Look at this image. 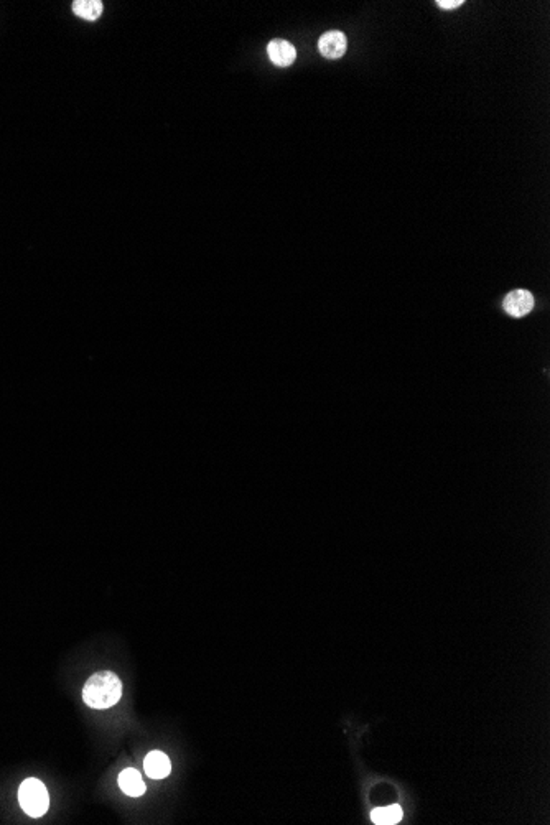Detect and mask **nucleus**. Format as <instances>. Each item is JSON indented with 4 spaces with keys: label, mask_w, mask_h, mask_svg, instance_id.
Instances as JSON below:
<instances>
[{
    "label": "nucleus",
    "mask_w": 550,
    "mask_h": 825,
    "mask_svg": "<svg viewBox=\"0 0 550 825\" xmlns=\"http://www.w3.org/2000/svg\"><path fill=\"white\" fill-rule=\"evenodd\" d=\"M120 697H122V682L111 671H101L89 677L83 689V700L91 709H109L120 700Z\"/></svg>",
    "instance_id": "nucleus-1"
},
{
    "label": "nucleus",
    "mask_w": 550,
    "mask_h": 825,
    "mask_svg": "<svg viewBox=\"0 0 550 825\" xmlns=\"http://www.w3.org/2000/svg\"><path fill=\"white\" fill-rule=\"evenodd\" d=\"M19 802L30 817H42L50 806V796L42 781L30 778L20 784Z\"/></svg>",
    "instance_id": "nucleus-2"
},
{
    "label": "nucleus",
    "mask_w": 550,
    "mask_h": 825,
    "mask_svg": "<svg viewBox=\"0 0 550 825\" xmlns=\"http://www.w3.org/2000/svg\"><path fill=\"white\" fill-rule=\"evenodd\" d=\"M348 48V40L343 32L331 30V32L323 33L318 40V50L324 58L328 60H338L346 53Z\"/></svg>",
    "instance_id": "nucleus-3"
},
{
    "label": "nucleus",
    "mask_w": 550,
    "mask_h": 825,
    "mask_svg": "<svg viewBox=\"0 0 550 825\" xmlns=\"http://www.w3.org/2000/svg\"><path fill=\"white\" fill-rule=\"evenodd\" d=\"M502 308L506 314L514 316V318H522L534 308V297L527 290H514L509 295H506Z\"/></svg>",
    "instance_id": "nucleus-4"
},
{
    "label": "nucleus",
    "mask_w": 550,
    "mask_h": 825,
    "mask_svg": "<svg viewBox=\"0 0 550 825\" xmlns=\"http://www.w3.org/2000/svg\"><path fill=\"white\" fill-rule=\"evenodd\" d=\"M267 53H268V58H271V62L274 63L275 66H280V68L290 66V64L295 63V58H297L295 46H293L292 43L280 40V38H275V40H272L271 43H268Z\"/></svg>",
    "instance_id": "nucleus-5"
},
{
    "label": "nucleus",
    "mask_w": 550,
    "mask_h": 825,
    "mask_svg": "<svg viewBox=\"0 0 550 825\" xmlns=\"http://www.w3.org/2000/svg\"><path fill=\"white\" fill-rule=\"evenodd\" d=\"M145 774L152 779H163L170 774L172 764L170 759L162 751H152L145 756L144 761Z\"/></svg>",
    "instance_id": "nucleus-6"
},
{
    "label": "nucleus",
    "mask_w": 550,
    "mask_h": 825,
    "mask_svg": "<svg viewBox=\"0 0 550 825\" xmlns=\"http://www.w3.org/2000/svg\"><path fill=\"white\" fill-rule=\"evenodd\" d=\"M119 788L127 794V796L138 797L145 792V783L142 779L140 772L132 768H127L119 774Z\"/></svg>",
    "instance_id": "nucleus-7"
},
{
    "label": "nucleus",
    "mask_w": 550,
    "mask_h": 825,
    "mask_svg": "<svg viewBox=\"0 0 550 825\" xmlns=\"http://www.w3.org/2000/svg\"><path fill=\"white\" fill-rule=\"evenodd\" d=\"M73 12L84 20H98L102 14L101 0H76L73 2Z\"/></svg>",
    "instance_id": "nucleus-8"
},
{
    "label": "nucleus",
    "mask_w": 550,
    "mask_h": 825,
    "mask_svg": "<svg viewBox=\"0 0 550 825\" xmlns=\"http://www.w3.org/2000/svg\"><path fill=\"white\" fill-rule=\"evenodd\" d=\"M371 819L372 822L378 824V825H392V824H397L401 822L402 819V809L399 806H389V807H379V809H374L371 814Z\"/></svg>",
    "instance_id": "nucleus-9"
},
{
    "label": "nucleus",
    "mask_w": 550,
    "mask_h": 825,
    "mask_svg": "<svg viewBox=\"0 0 550 825\" xmlns=\"http://www.w3.org/2000/svg\"><path fill=\"white\" fill-rule=\"evenodd\" d=\"M437 6L441 8H447V10H452V8H458L463 6V0H437Z\"/></svg>",
    "instance_id": "nucleus-10"
}]
</instances>
